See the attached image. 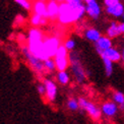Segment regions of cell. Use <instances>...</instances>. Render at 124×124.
Segmentation results:
<instances>
[{"instance_id": "cell-11", "label": "cell", "mask_w": 124, "mask_h": 124, "mask_svg": "<svg viewBox=\"0 0 124 124\" xmlns=\"http://www.w3.org/2000/svg\"><path fill=\"white\" fill-rule=\"evenodd\" d=\"M113 47V42L112 39L109 38L108 36H101V38L95 43V49L98 52V54L101 55L104 51H106L107 49H109Z\"/></svg>"}, {"instance_id": "cell-1", "label": "cell", "mask_w": 124, "mask_h": 124, "mask_svg": "<svg viewBox=\"0 0 124 124\" xmlns=\"http://www.w3.org/2000/svg\"><path fill=\"white\" fill-rule=\"evenodd\" d=\"M85 14V0L60 1L57 19L62 24H71L80 22Z\"/></svg>"}, {"instance_id": "cell-12", "label": "cell", "mask_w": 124, "mask_h": 124, "mask_svg": "<svg viewBox=\"0 0 124 124\" xmlns=\"http://www.w3.org/2000/svg\"><path fill=\"white\" fill-rule=\"evenodd\" d=\"M105 11L109 16L115 17V18L121 17L123 12H124V4L120 1L114 5H112V6L105 7Z\"/></svg>"}, {"instance_id": "cell-21", "label": "cell", "mask_w": 124, "mask_h": 124, "mask_svg": "<svg viewBox=\"0 0 124 124\" xmlns=\"http://www.w3.org/2000/svg\"><path fill=\"white\" fill-rule=\"evenodd\" d=\"M66 107L67 109L70 111H77L79 109V104H78V99L75 98H69L66 102Z\"/></svg>"}, {"instance_id": "cell-13", "label": "cell", "mask_w": 124, "mask_h": 124, "mask_svg": "<svg viewBox=\"0 0 124 124\" xmlns=\"http://www.w3.org/2000/svg\"><path fill=\"white\" fill-rule=\"evenodd\" d=\"M100 56L101 57H106L108 59H110L113 63L121 61V52L118 49L114 48V47H111L109 49H107Z\"/></svg>"}, {"instance_id": "cell-15", "label": "cell", "mask_w": 124, "mask_h": 124, "mask_svg": "<svg viewBox=\"0 0 124 124\" xmlns=\"http://www.w3.org/2000/svg\"><path fill=\"white\" fill-rule=\"evenodd\" d=\"M101 36H102L101 32L96 28L85 29L84 32V37L89 41V42H92V43H96L97 41L101 38Z\"/></svg>"}, {"instance_id": "cell-24", "label": "cell", "mask_w": 124, "mask_h": 124, "mask_svg": "<svg viewBox=\"0 0 124 124\" xmlns=\"http://www.w3.org/2000/svg\"><path fill=\"white\" fill-rule=\"evenodd\" d=\"M112 99L114 101L117 105H121V104H124V94L121 92H114L112 95Z\"/></svg>"}, {"instance_id": "cell-32", "label": "cell", "mask_w": 124, "mask_h": 124, "mask_svg": "<svg viewBox=\"0 0 124 124\" xmlns=\"http://www.w3.org/2000/svg\"><path fill=\"white\" fill-rule=\"evenodd\" d=\"M59 1H67V0H59Z\"/></svg>"}, {"instance_id": "cell-2", "label": "cell", "mask_w": 124, "mask_h": 124, "mask_svg": "<svg viewBox=\"0 0 124 124\" xmlns=\"http://www.w3.org/2000/svg\"><path fill=\"white\" fill-rule=\"evenodd\" d=\"M44 35L38 28H33L29 31L28 35V48L35 56L41 60H45L44 55Z\"/></svg>"}, {"instance_id": "cell-7", "label": "cell", "mask_w": 124, "mask_h": 124, "mask_svg": "<svg viewBox=\"0 0 124 124\" xmlns=\"http://www.w3.org/2000/svg\"><path fill=\"white\" fill-rule=\"evenodd\" d=\"M61 45L60 39L58 37H49L44 39V55H45V60L54 57V55L57 52L59 46Z\"/></svg>"}, {"instance_id": "cell-26", "label": "cell", "mask_w": 124, "mask_h": 124, "mask_svg": "<svg viewBox=\"0 0 124 124\" xmlns=\"http://www.w3.org/2000/svg\"><path fill=\"white\" fill-rule=\"evenodd\" d=\"M37 92L39 93V95H40V96L45 97V94H46V87H45L44 82H41V84H38V85H37Z\"/></svg>"}, {"instance_id": "cell-25", "label": "cell", "mask_w": 124, "mask_h": 124, "mask_svg": "<svg viewBox=\"0 0 124 124\" xmlns=\"http://www.w3.org/2000/svg\"><path fill=\"white\" fill-rule=\"evenodd\" d=\"M64 45V47L67 49L70 52V51H73L75 50V47H76V42H75V40L74 39H72V38H68V39H66L65 40V42L63 43Z\"/></svg>"}, {"instance_id": "cell-16", "label": "cell", "mask_w": 124, "mask_h": 124, "mask_svg": "<svg viewBox=\"0 0 124 124\" xmlns=\"http://www.w3.org/2000/svg\"><path fill=\"white\" fill-rule=\"evenodd\" d=\"M120 35H122L121 30H120V23H118L116 22H111L109 27L106 30V36H108L111 39H115L117 37H119Z\"/></svg>"}, {"instance_id": "cell-18", "label": "cell", "mask_w": 124, "mask_h": 124, "mask_svg": "<svg viewBox=\"0 0 124 124\" xmlns=\"http://www.w3.org/2000/svg\"><path fill=\"white\" fill-rule=\"evenodd\" d=\"M47 19H48L47 17L34 13L32 15V17H31L30 22H31V24H32L33 27L38 28V27H41V25H45L46 23H47Z\"/></svg>"}, {"instance_id": "cell-6", "label": "cell", "mask_w": 124, "mask_h": 124, "mask_svg": "<svg viewBox=\"0 0 124 124\" xmlns=\"http://www.w3.org/2000/svg\"><path fill=\"white\" fill-rule=\"evenodd\" d=\"M78 104H79V109L85 110L93 120L101 119V116H102L101 107H98L96 104L90 102L89 100H86L85 98H79Z\"/></svg>"}, {"instance_id": "cell-14", "label": "cell", "mask_w": 124, "mask_h": 124, "mask_svg": "<svg viewBox=\"0 0 124 124\" xmlns=\"http://www.w3.org/2000/svg\"><path fill=\"white\" fill-rule=\"evenodd\" d=\"M59 12V3L57 0H50L47 3V18L55 19L58 16Z\"/></svg>"}, {"instance_id": "cell-30", "label": "cell", "mask_w": 124, "mask_h": 124, "mask_svg": "<svg viewBox=\"0 0 124 124\" xmlns=\"http://www.w3.org/2000/svg\"><path fill=\"white\" fill-rule=\"evenodd\" d=\"M118 107H119V110H121V111H124V104L118 105Z\"/></svg>"}, {"instance_id": "cell-23", "label": "cell", "mask_w": 124, "mask_h": 124, "mask_svg": "<svg viewBox=\"0 0 124 124\" xmlns=\"http://www.w3.org/2000/svg\"><path fill=\"white\" fill-rule=\"evenodd\" d=\"M14 2L17 5H19L25 11H31V10H32L33 4L31 2V0H14Z\"/></svg>"}, {"instance_id": "cell-9", "label": "cell", "mask_w": 124, "mask_h": 124, "mask_svg": "<svg viewBox=\"0 0 124 124\" xmlns=\"http://www.w3.org/2000/svg\"><path fill=\"white\" fill-rule=\"evenodd\" d=\"M44 85L46 87V94L45 97L49 102H54L57 98V94H58V89H57V85L56 82L53 81L52 79H48L46 78L44 79Z\"/></svg>"}, {"instance_id": "cell-8", "label": "cell", "mask_w": 124, "mask_h": 124, "mask_svg": "<svg viewBox=\"0 0 124 124\" xmlns=\"http://www.w3.org/2000/svg\"><path fill=\"white\" fill-rule=\"evenodd\" d=\"M85 12L87 16L94 20L99 19L102 15L103 9L100 3L98 2V0H85Z\"/></svg>"}, {"instance_id": "cell-28", "label": "cell", "mask_w": 124, "mask_h": 124, "mask_svg": "<svg viewBox=\"0 0 124 124\" xmlns=\"http://www.w3.org/2000/svg\"><path fill=\"white\" fill-rule=\"evenodd\" d=\"M120 30H121V33L124 35V20H123V23H120Z\"/></svg>"}, {"instance_id": "cell-5", "label": "cell", "mask_w": 124, "mask_h": 124, "mask_svg": "<svg viewBox=\"0 0 124 124\" xmlns=\"http://www.w3.org/2000/svg\"><path fill=\"white\" fill-rule=\"evenodd\" d=\"M53 58L55 60L56 70H67V68L69 67V51L64 47L63 44L59 46L57 52Z\"/></svg>"}, {"instance_id": "cell-3", "label": "cell", "mask_w": 124, "mask_h": 124, "mask_svg": "<svg viewBox=\"0 0 124 124\" xmlns=\"http://www.w3.org/2000/svg\"><path fill=\"white\" fill-rule=\"evenodd\" d=\"M69 67L71 69V72L73 73L75 80L79 85L84 84L86 79V74H85L84 66L80 63L79 55L74 50L69 52Z\"/></svg>"}, {"instance_id": "cell-29", "label": "cell", "mask_w": 124, "mask_h": 124, "mask_svg": "<svg viewBox=\"0 0 124 124\" xmlns=\"http://www.w3.org/2000/svg\"><path fill=\"white\" fill-rule=\"evenodd\" d=\"M121 60L124 62V47H123V49L121 51Z\"/></svg>"}, {"instance_id": "cell-19", "label": "cell", "mask_w": 124, "mask_h": 124, "mask_svg": "<svg viewBox=\"0 0 124 124\" xmlns=\"http://www.w3.org/2000/svg\"><path fill=\"white\" fill-rule=\"evenodd\" d=\"M56 78H57L58 84H60L61 85H67L70 81V75L66 70H61V71H58Z\"/></svg>"}, {"instance_id": "cell-4", "label": "cell", "mask_w": 124, "mask_h": 124, "mask_svg": "<svg viewBox=\"0 0 124 124\" xmlns=\"http://www.w3.org/2000/svg\"><path fill=\"white\" fill-rule=\"evenodd\" d=\"M22 53H23V57L25 58V60L28 61V63L30 64V66L32 67V69L35 72H37V73H39V74L44 73L45 72L44 61L41 60L40 58H38L37 56H35L32 52H31L27 45L22 47Z\"/></svg>"}, {"instance_id": "cell-10", "label": "cell", "mask_w": 124, "mask_h": 124, "mask_svg": "<svg viewBox=\"0 0 124 124\" xmlns=\"http://www.w3.org/2000/svg\"><path fill=\"white\" fill-rule=\"evenodd\" d=\"M118 110H119V107L114 101H107L104 102L101 106V111H102V114L105 115L108 118H112L114 117L117 113Z\"/></svg>"}, {"instance_id": "cell-31", "label": "cell", "mask_w": 124, "mask_h": 124, "mask_svg": "<svg viewBox=\"0 0 124 124\" xmlns=\"http://www.w3.org/2000/svg\"><path fill=\"white\" fill-rule=\"evenodd\" d=\"M121 17H122V19L124 20V12H123V14H122V16H121Z\"/></svg>"}, {"instance_id": "cell-17", "label": "cell", "mask_w": 124, "mask_h": 124, "mask_svg": "<svg viewBox=\"0 0 124 124\" xmlns=\"http://www.w3.org/2000/svg\"><path fill=\"white\" fill-rule=\"evenodd\" d=\"M32 10L36 14L47 17V3L44 0H37V1H35L33 3Z\"/></svg>"}, {"instance_id": "cell-22", "label": "cell", "mask_w": 124, "mask_h": 124, "mask_svg": "<svg viewBox=\"0 0 124 124\" xmlns=\"http://www.w3.org/2000/svg\"><path fill=\"white\" fill-rule=\"evenodd\" d=\"M44 67H45V71L47 72H54L56 70V64H55V60L53 57L48 58L44 60Z\"/></svg>"}, {"instance_id": "cell-20", "label": "cell", "mask_w": 124, "mask_h": 124, "mask_svg": "<svg viewBox=\"0 0 124 124\" xmlns=\"http://www.w3.org/2000/svg\"><path fill=\"white\" fill-rule=\"evenodd\" d=\"M103 60V63H104V67H105V73L108 77H110L113 73V62L108 59L106 57H101Z\"/></svg>"}, {"instance_id": "cell-27", "label": "cell", "mask_w": 124, "mask_h": 124, "mask_svg": "<svg viewBox=\"0 0 124 124\" xmlns=\"http://www.w3.org/2000/svg\"><path fill=\"white\" fill-rule=\"evenodd\" d=\"M121 0H103V3H104V6L108 7V6H112L118 2H120Z\"/></svg>"}]
</instances>
